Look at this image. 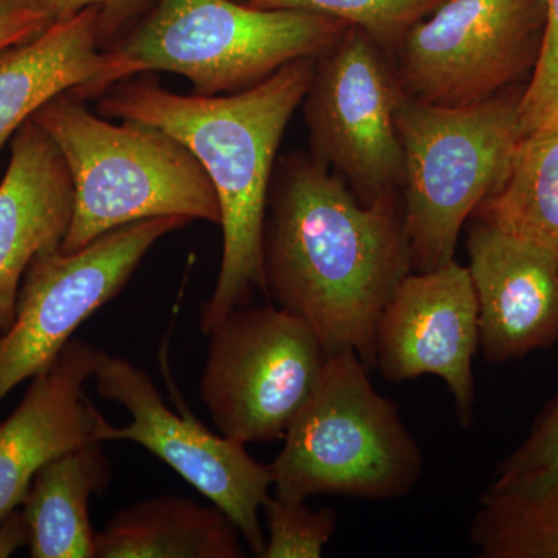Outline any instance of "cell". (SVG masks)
I'll return each instance as SVG.
<instances>
[{
  "label": "cell",
  "instance_id": "obj_1",
  "mask_svg": "<svg viewBox=\"0 0 558 558\" xmlns=\"http://www.w3.org/2000/svg\"><path fill=\"white\" fill-rule=\"evenodd\" d=\"M413 271L402 201L365 204L312 154L275 163L263 231L264 295L303 319L328 355L376 368V330Z\"/></svg>",
  "mask_w": 558,
  "mask_h": 558
},
{
  "label": "cell",
  "instance_id": "obj_2",
  "mask_svg": "<svg viewBox=\"0 0 558 558\" xmlns=\"http://www.w3.org/2000/svg\"><path fill=\"white\" fill-rule=\"evenodd\" d=\"M317 57L301 58L236 94L180 95L159 81L132 76L97 98L106 119L167 132L196 157L220 205L222 259L213 295L202 306L208 333L230 312L264 293L263 231L275 157L293 112L310 90Z\"/></svg>",
  "mask_w": 558,
  "mask_h": 558
},
{
  "label": "cell",
  "instance_id": "obj_3",
  "mask_svg": "<svg viewBox=\"0 0 558 558\" xmlns=\"http://www.w3.org/2000/svg\"><path fill=\"white\" fill-rule=\"evenodd\" d=\"M348 28L332 17L260 10L242 0H157L101 51L100 72L70 94L97 100L113 84L150 72L185 76L204 97L236 94L289 62L319 57Z\"/></svg>",
  "mask_w": 558,
  "mask_h": 558
},
{
  "label": "cell",
  "instance_id": "obj_4",
  "mask_svg": "<svg viewBox=\"0 0 558 558\" xmlns=\"http://www.w3.org/2000/svg\"><path fill=\"white\" fill-rule=\"evenodd\" d=\"M60 149L73 185L72 253L140 220L179 216L220 223L218 193L196 157L167 132L94 116L70 92L33 116Z\"/></svg>",
  "mask_w": 558,
  "mask_h": 558
},
{
  "label": "cell",
  "instance_id": "obj_5",
  "mask_svg": "<svg viewBox=\"0 0 558 558\" xmlns=\"http://www.w3.org/2000/svg\"><path fill=\"white\" fill-rule=\"evenodd\" d=\"M526 86L464 108H440L407 95L398 124L405 175L402 216L413 271L454 260L459 234L476 208L508 179L523 132Z\"/></svg>",
  "mask_w": 558,
  "mask_h": 558
},
{
  "label": "cell",
  "instance_id": "obj_6",
  "mask_svg": "<svg viewBox=\"0 0 558 558\" xmlns=\"http://www.w3.org/2000/svg\"><path fill=\"white\" fill-rule=\"evenodd\" d=\"M368 371L352 349L329 355L314 395L270 464L277 497L387 501L417 486L422 451L398 405L377 392Z\"/></svg>",
  "mask_w": 558,
  "mask_h": 558
},
{
  "label": "cell",
  "instance_id": "obj_7",
  "mask_svg": "<svg viewBox=\"0 0 558 558\" xmlns=\"http://www.w3.org/2000/svg\"><path fill=\"white\" fill-rule=\"evenodd\" d=\"M207 336L199 396L220 435L245 446L284 439L328 362L314 330L278 304H247Z\"/></svg>",
  "mask_w": 558,
  "mask_h": 558
},
{
  "label": "cell",
  "instance_id": "obj_8",
  "mask_svg": "<svg viewBox=\"0 0 558 558\" xmlns=\"http://www.w3.org/2000/svg\"><path fill=\"white\" fill-rule=\"evenodd\" d=\"M546 20L548 0H446L389 57L410 98L464 108L531 80Z\"/></svg>",
  "mask_w": 558,
  "mask_h": 558
},
{
  "label": "cell",
  "instance_id": "obj_9",
  "mask_svg": "<svg viewBox=\"0 0 558 558\" xmlns=\"http://www.w3.org/2000/svg\"><path fill=\"white\" fill-rule=\"evenodd\" d=\"M405 97L388 51L360 28L349 27L315 61L303 100L311 154L365 204L402 194L398 116Z\"/></svg>",
  "mask_w": 558,
  "mask_h": 558
},
{
  "label": "cell",
  "instance_id": "obj_10",
  "mask_svg": "<svg viewBox=\"0 0 558 558\" xmlns=\"http://www.w3.org/2000/svg\"><path fill=\"white\" fill-rule=\"evenodd\" d=\"M190 222L179 216L140 220L76 252L39 253L22 279L13 322L0 332V403L47 368L81 323L119 295L161 238Z\"/></svg>",
  "mask_w": 558,
  "mask_h": 558
},
{
  "label": "cell",
  "instance_id": "obj_11",
  "mask_svg": "<svg viewBox=\"0 0 558 558\" xmlns=\"http://www.w3.org/2000/svg\"><path fill=\"white\" fill-rule=\"evenodd\" d=\"M92 379L102 399L120 403L131 414L124 427L106 421L98 439L131 440L170 465L229 515L248 553L260 558L266 534L259 512L274 487L270 464L250 457L245 444L215 435L191 414L168 409L148 374L130 360L100 349Z\"/></svg>",
  "mask_w": 558,
  "mask_h": 558
},
{
  "label": "cell",
  "instance_id": "obj_12",
  "mask_svg": "<svg viewBox=\"0 0 558 558\" xmlns=\"http://www.w3.org/2000/svg\"><path fill=\"white\" fill-rule=\"evenodd\" d=\"M480 349L478 301L468 266L451 260L400 281L376 330V368L389 381L432 374L446 381L459 424L475 417L473 359Z\"/></svg>",
  "mask_w": 558,
  "mask_h": 558
},
{
  "label": "cell",
  "instance_id": "obj_13",
  "mask_svg": "<svg viewBox=\"0 0 558 558\" xmlns=\"http://www.w3.org/2000/svg\"><path fill=\"white\" fill-rule=\"evenodd\" d=\"M469 271L478 301L480 348L492 363L558 340V256L470 218Z\"/></svg>",
  "mask_w": 558,
  "mask_h": 558
},
{
  "label": "cell",
  "instance_id": "obj_14",
  "mask_svg": "<svg viewBox=\"0 0 558 558\" xmlns=\"http://www.w3.org/2000/svg\"><path fill=\"white\" fill-rule=\"evenodd\" d=\"M98 352L86 341L70 340L47 368L33 376L20 407L0 424V523L24 502L47 462L100 440L98 429L106 418L84 392Z\"/></svg>",
  "mask_w": 558,
  "mask_h": 558
},
{
  "label": "cell",
  "instance_id": "obj_15",
  "mask_svg": "<svg viewBox=\"0 0 558 558\" xmlns=\"http://www.w3.org/2000/svg\"><path fill=\"white\" fill-rule=\"evenodd\" d=\"M10 149L9 168L0 180V332L13 322L33 259L61 248L75 201L68 165L39 124L25 121Z\"/></svg>",
  "mask_w": 558,
  "mask_h": 558
},
{
  "label": "cell",
  "instance_id": "obj_16",
  "mask_svg": "<svg viewBox=\"0 0 558 558\" xmlns=\"http://www.w3.org/2000/svg\"><path fill=\"white\" fill-rule=\"evenodd\" d=\"M97 9L51 24L0 57V154L46 102L100 72Z\"/></svg>",
  "mask_w": 558,
  "mask_h": 558
},
{
  "label": "cell",
  "instance_id": "obj_17",
  "mask_svg": "<svg viewBox=\"0 0 558 558\" xmlns=\"http://www.w3.org/2000/svg\"><path fill=\"white\" fill-rule=\"evenodd\" d=\"M240 529L218 506L161 495L120 510L97 532L95 558H245Z\"/></svg>",
  "mask_w": 558,
  "mask_h": 558
},
{
  "label": "cell",
  "instance_id": "obj_18",
  "mask_svg": "<svg viewBox=\"0 0 558 558\" xmlns=\"http://www.w3.org/2000/svg\"><path fill=\"white\" fill-rule=\"evenodd\" d=\"M110 464L102 442L84 444L51 459L36 473L25 506L33 558H95L92 495L106 490Z\"/></svg>",
  "mask_w": 558,
  "mask_h": 558
},
{
  "label": "cell",
  "instance_id": "obj_19",
  "mask_svg": "<svg viewBox=\"0 0 558 558\" xmlns=\"http://www.w3.org/2000/svg\"><path fill=\"white\" fill-rule=\"evenodd\" d=\"M472 218L558 256V117L521 137L508 179Z\"/></svg>",
  "mask_w": 558,
  "mask_h": 558
},
{
  "label": "cell",
  "instance_id": "obj_20",
  "mask_svg": "<svg viewBox=\"0 0 558 558\" xmlns=\"http://www.w3.org/2000/svg\"><path fill=\"white\" fill-rule=\"evenodd\" d=\"M469 539L483 558H558V475L505 490L487 488Z\"/></svg>",
  "mask_w": 558,
  "mask_h": 558
},
{
  "label": "cell",
  "instance_id": "obj_21",
  "mask_svg": "<svg viewBox=\"0 0 558 558\" xmlns=\"http://www.w3.org/2000/svg\"><path fill=\"white\" fill-rule=\"evenodd\" d=\"M260 10L303 11L360 28L391 53L418 21L446 0H244Z\"/></svg>",
  "mask_w": 558,
  "mask_h": 558
},
{
  "label": "cell",
  "instance_id": "obj_22",
  "mask_svg": "<svg viewBox=\"0 0 558 558\" xmlns=\"http://www.w3.org/2000/svg\"><path fill=\"white\" fill-rule=\"evenodd\" d=\"M267 523L260 558H319L337 529L336 510H314L300 499L267 497L263 505Z\"/></svg>",
  "mask_w": 558,
  "mask_h": 558
},
{
  "label": "cell",
  "instance_id": "obj_23",
  "mask_svg": "<svg viewBox=\"0 0 558 558\" xmlns=\"http://www.w3.org/2000/svg\"><path fill=\"white\" fill-rule=\"evenodd\" d=\"M558 475V395L543 411L526 440L499 465L490 487L505 490Z\"/></svg>",
  "mask_w": 558,
  "mask_h": 558
},
{
  "label": "cell",
  "instance_id": "obj_24",
  "mask_svg": "<svg viewBox=\"0 0 558 558\" xmlns=\"http://www.w3.org/2000/svg\"><path fill=\"white\" fill-rule=\"evenodd\" d=\"M519 113L523 135L558 117V0H548L542 53L524 87Z\"/></svg>",
  "mask_w": 558,
  "mask_h": 558
},
{
  "label": "cell",
  "instance_id": "obj_25",
  "mask_svg": "<svg viewBox=\"0 0 558 558\" xmlns=\"http://www.w3.org/2000/svg\"><path fill=\"white\" fill-rule=\"evenodd\" d=\"M157 0H43L50 21L75 16L80 11L97 9L98 47L110 49L117 40L138 24Z\"/></svg>",
  "mask_w": 558,
  "mask_h": 558
},
{
  "label": "cell",
  "instance_id": "obj_26",
  "mask_svg": "<svg viewBox=\"0 0 558 558\" xmlns=\"http://www.w3.org/2000/svg\"><path fill=\"white\" fill-rule=\"evenodd\" d=\"M51 24L43 0H0V57L35 39Z\"/></svg>",
  "mask_w": 558,
  "mask_h": 558
},
{
  "label": "cell",
  "instance_id": "obj_27",
  "mask_svg": "<svg viewBox=\"0 0 558 558\" xmlns=\"http://www.w3.org/2000/svg\"><path fill=\"white\" fill-rule=\"evenodd\" d=\"M25 543H28L27 523L22 513L13 510L0 523V558L13 556Z\"/></svg>",
  "mask_w": 558,
  "mask_h": 558
},
{
  "label": "cell",
  "instance_id": "obj_28",
  "mask_svg": "<svg viewBox=\"0 0 558 558\" xmlns=\"http://www.w3.org/2000/svg\"><path fill=\"white\" fill-rule=\"evenodd\" d=\"M242 2H244V0H242Z\"/></svg>",
  "mask_w": 558,
  "mask_h": 558
}]
</instances>
